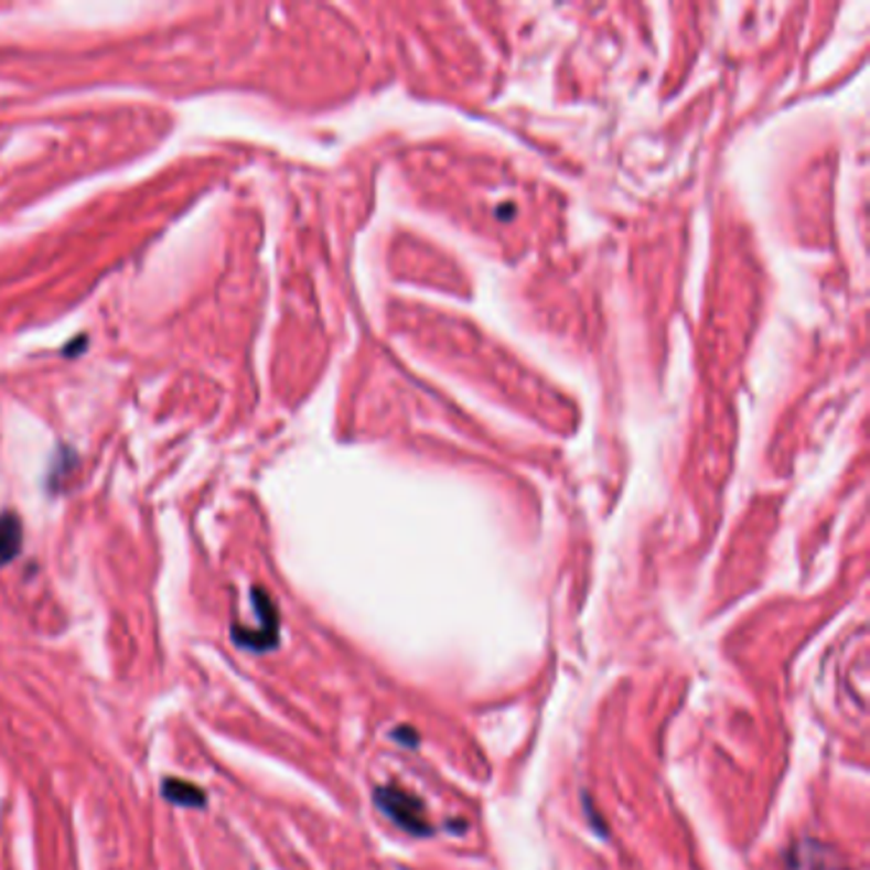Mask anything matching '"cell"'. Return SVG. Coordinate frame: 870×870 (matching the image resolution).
Here are the masks:
<instances>
[{"label":"cell","instance_id":"obj_1","mask_svg":"<svg viewBox=\"0 0 870 870\" xmlns=\"http://www.w3.org/2000/svg\"><path fill=\"white\" fill-rule=\"evenodd\" d=\"M376 802L386 817H391L396 825L409 829V833H413V835L432 833L429 819L425 815V804H421L417 796L404 792V788H388V786L378 788Z\"/></svg>","mask_w":870,"mask_h":870},{"label":"cell","instance_id":"obj_2","mask_svg":"<svg viewBox=\"0 0 870 870\" xmlns=\"http://www.w3.org/2000/svg\"><path fill=\"white\" fill-rule=\"evenodd\" d=\"M256 610L258 617H261L264 629L261 631H233V638L238 646H248L254 652H266V648L276 646V638H279V615H276V608L271 603V598L264 595L261 590H254Z\"/></svg>","mask_w":870,"mask_h":870},{"label":"cell","instance_id":"obj_4","mask_svg":"<svg viewBox=\"0 0 870 870\" xmlns=\"http://www.w3.org/2000/svg\"><path fill=\"white\" fill-rule=\"evenodd\" d=\"M21 551V524L13 514L0 516V567L15 559Z\"/></svg>","mask_w":870,"mask_h":870},{"label":"cell","instance_id":"obj_3","mask_svg":"<svg viewBox=\"0 0 870 870\" xmlns=\"http://www.w3.org/2000/svg\"><path fill=\"white\" fill-rule=\"evenodd\" d=\"M164 796L169 802L179 804V807H194V809L205 807V802H207V796H205V792H202V788H197L190 782H179V778H167Z\"/></svg>","mask_w":870,"mask_h":870}]
</instances>
